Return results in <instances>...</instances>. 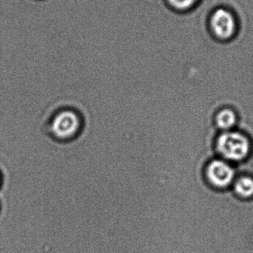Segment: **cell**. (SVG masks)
Here are the masks:
<instances>
[{"label":"cell","instance_id":"cell-1","mask_svg":"<svg viewBox=\"0 0 253 253\" xmlns=\"http://www.w3.org/2000/svg\"><path fill=\"white\" fill-rule=\"evenodd\" d=\"M217 148L225 159L236 162L243 160L248 156L251 144L243 134L227 131L218 137Z\"/></svg>","mask_w":253,"mask_h":253},{"label":"cell","instance_id":"cell-2","mask_svg":"<svg viewBox=\"0 0 253 253\" xmlns=\"http://www.w3.org/2000/svg\"><path fill=\"white\" fill-rule=\"evenodd\" d=\"M78 114L71 110H64L58 113L51 123V131L58 139H70L80 129Z\"/></svg>","mask_w":253,"mask_h":253},{"label":"cell","instance_id":"cell-3","mask_svg":"<svg viewBox=\"0 0 253 253\" xmlns=\"http://www.w3.org/2000/svg\"><path fill=\"white\" fill-rule=\"evenodd\" d=\"M211 31L220 40L233 38L237 30V22L234 14L227 9H217L211 15L209 20Z\"/></svg>","mask_w":253,"mask_h":253},{"label":"cell","instance_id":"cell-4","mask_svg":"<svg viewBox=\"0 0 253 253\" xmlns=\"http://www.w3.org/2000/svg\"><path fill=\"white\" fill-rule=\"evenodd\" d=\"M206 176L211 184L219 188H225L232 184L235 178V170L227 162L214 160L208 165Z\"/></svg>","mask_w":253,"mask_h":253},{"label":"cell","instance_id":"cell-5","mask_svg":"<svg viewBox=\"0 0 253 253\" xmlns=\"http://www.w3.org/2000/svg\"><path fill=\"white\" fill-rule=\"evenodd\" d=\"M235 192L242 199L253 197V178L250 176L240 177L235 183Z\"/></svg>","mask_w":253,"mask_h":253},{"label":"cell","instance_id":"cell-6","mask_svg":"<svg viewBox=\"0 0 253 253\" xmlns=\"http://www.w3.org/2000/svg\"><path fill=\"white\" fill-rule=\"evenodd\" d=\"M216 123L220 129L229 130L236 125V114L231 109L222 110L217 115Z\"/></svg>","mask_w":253,"mask_h":253},{"label":"cell","instance_id":"cell-7","mask_svg":"<svg viewBox=\"0 0 253 253\" xmlns=\"http://www.w3.org/2000/svg\"><path fill=\"white\" fill-rule=\"evenodd\" d=\"M171 7L177 10H187L193 8L199 0H167Z\"/></svg>","mask_w":253,"mask_h":253}]
</instances>
